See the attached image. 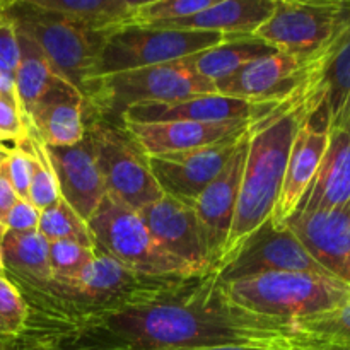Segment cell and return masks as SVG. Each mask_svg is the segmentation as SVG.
I'll use <instances>...</instances> for the list:
<instances>
[{
  "mask_svg": "<svg viewBox=\"0 0 350 350\" xmlns=\"http://www.w3.org/2000/svg\"><path fill=\"white\" fill-rule=\"evenodd\" d=\"M98 327L125 350H185L253 345L293 350L299 334L286 321L260 317L229 297L215 272L195 277L190 289L132 293L103 311Z\"/></svg>",
  "mask_w": 350,
  "mask_h": 350,
  "instance_id": "1",
  "label": "cell"
},
{
  "mask_svg": "<svg viewBox=\"0 0 350 350\" xmlns=\"http://www.w3.org/2000/svg\"><path fill=\"white\" fill-rule=\"evenodd\" d=\"M327 62L273 111L250 125L238 207L217 270L238 253L243 243L260 226L272 217L294 139L301 126L325 106L323 70Z\"/></svg>",
  "mask_w": 350,
  "mask_h": 350,
  "instance_id": "2",
  "label": "cell"
},
{
  "mask_svg": "<svg viewBox=\"0 0 350 350\" xmlns=\"http://www.w3.org/2000/svg\"><path fill=\"white\" fill-rule=\"evenodd\" d=\"M215 92V85L195 70L190 58L92 77L82 88L85 109H92L101 118H122L135 105L174 103Z\"/></svg>",
  "mask_w": 350,
  "mask_h": 350,
  "instance_id": "3",
  "label": "cell"
},
{
  "mask_svg": "<svg viewBox=\"0 0 350 350\" xmlns=\"http://www.w3.org/2000/svg\"><path fill=\"white\" fill-rule=\"evenodd\" d=\"M226 291L243 310L291 325L335 310L350 299L349 284L304 272L265 273L228 284Z\"/></svg>",
  "mask_w": 350,
  "mask_h": 350,
  "instance_id": "4",
  "label": "cell"
},
{
  "mask_svg": "<svg viewBox=\"0 0 350 350\" xmlns=\"http://www.w3.org/2000/svg\"><path fill=\"white\" fill-rule=\"evenodd\" d=\"M88 228L96 248L113 256L135 275L159 280H187L195 277L188 267L167 255L154 241L139 212L109 193H106L89 217Z\"/></svg>",
  "mask_w": 350,
  "mask_h": 350,
  "instance_id": "5",
  "label": "cell"
},
{
  "mask_svg": "<svg viewBox=\"0 0 350 350\" xmlns=\"http://www.w3.org/2000/svg\"><path fill=\"white\" fill-rule=\"evenodd\" d=\"M5 3L7 16L16 31L29 36L55 70L82 91L91 79L108 34L84 29L72 21L33 5L29 0Z\"/></svg>",
  "mask_w": 350,
  "mask_h": 350,
  "instance_id": "6",
  "label": "cell"
},
{
  "mask_svg": "<svg viewBox=\"0 0 350 350\" xmlns=\"http://www.w3.org/2000/svg\"><path fill=\"white\" fill-rule=\"evenodd\" d=\"M350 26V2L275 0L255 36L282 53L317 60L334 50Z\"/></svg>",
  "mask_w": 350,
  "mask_h": 350,
  "instance_id": "7",
  "label": "cell"
},
{
  "mask_svg": "<svg viewBox=\"0 0 350 350\" xmlns=\"http://www.w3.org/2000/svg\"><path fill=\"white\" fill-rule=\"evenodd\" d=\"M226 38L205 31L130 24L108 34L91 79L185 60L217 46Z\"/></svg>",
  "mask_w": 350,
  "mask_h": 350,
  "instance_id": "8",
  "label": "cell"
},
{
  "mask_svg": "<svg viewBox=\"0 0 350 350\" xmlns=\"http://www.w3.org/2000/svg\"><path fill=\"white\" fill-rule=\"evenodd\" d=\"M85 137L111 197L135 212L164 197L147 157L133 146L123 130L105 120H96L89 130L85 126Z\"/></svg>",
  "mask_w": 350,
  "mask_h": 350,
  "instance_id": "9",
  "label": "cell"
},
{
  "mask_svg": "<svg viewBox=\"0 0 350 350\" xmlns=\"http://www.w3.org/2000/svg\"><path fill=\"white\" fill-rule=\"evenodd\" d=\"M275 272H304L332 277L314 262L287 226L275 229L270 219L243 243L238 253L219 269L215 275L228 286L238 280Z\"/></svg>",
  "mask_w": 350,
  "mask_h": 350,
  "instance_id": "10",
  "label": "cell"
},
{
  "mask_svg": "<svg viewBox=\"0 0 350 350\" xmlns=\"http://www.w3.org/2000/svg\"><path fill=\"white\" fill-rule=\"evenodd\" d=\"M154 241L173 258L191 270L195 277L215 272V260L207 236L193 208L183 200L164 195L139 211Z\"/></svg>",
  "mask_w": 350,
  "mask_h": 350,
  "instance_id": "11",
  "label": "cell"
},
{
  "mask_svg": "<svg viewBox=\"0 0 350 350\" xmlns=\"http://www.w3.org/2000/svg\"><path fill=\"white\" fill-rule=\"evenodd\" d=\"M332 51L317 60L277 51L239 68L234 75L215 84V89L217 94L246 101H284L330 58Z\"/></svg>",
  "mask_w": 350,
  "mask_h": 350,
  "instance_id": "12",
  "label": "cell"
},
{
  "mask_svg": "<svg viewBox=\"0 0 350 350\" xmlns=\"http://www.w3.org/2000/svg\"><path fill=\"white\" fill-rule=\"evenodd\" d=\"M246 132L248 130L202 149L147 157V163L164 195L188 204L221 174Z\"/></svg>",
  "mask_w": 350,
  "mask_h": 350,
  "instance_id": "13",
  "label": "cell"
},
{
  "mask_svg": "<svg viewBox=\"0 0 350 350\" xmlns=\"http://www.w3.org/2000/svg\"><path fill=\"white\" fill-rule=\"evenodd\" d=\"M286 101V99H284ZM284 101H246L221 94H202L174 103L135 105L122 115V123L161 122H253L269 115Z\"/></svg>",
  "mask_w": 350,
  "mask_h": 350,
  "instance_id": "14",
  "label": "cell"
},
{
  "mask_svg": "<svg viewBox=\"0 0 350 350\" xmlns=\"http://www.w3.org/2000/svg\"><path fill=\"white\" fill-rule=\"evenodd\" d=\"M286 226L318 265L350 286V202L328 211L296 212Z\"/></svg>",
  "mask_w": 350,
  "mask_h": 350,
  "instance_id": "15",
  "label": "cell"
},
{
  "mask_svg": "<svg viewBox=\"0 0 350 350\" xmlns=\"http://www.w3.org/2000/svg\"><path fill=\"white\" fill-rule=\"evenodd\" d=\"M248 139L250 133L246 132L241 144L234 150L221 174L211 185H207L202 190V193H198L193 200L188 202V205L197 214L205 236H207L208 246H211V252L215 260V270L221 262V256L224 253L226 243H228L229 232L232 228V221H234L239 190H241L243 171H245Z\"/></svg>",
  "mask_w": 350,
  "mask_h": 350,
  "instance_id": "16",
  "label": "cell"
},
{
  "mask_svg": "<svg viewBox=\"0 0 350 350\" xmlns=\"http://www.w3.org/2000/svg\"><path fill=\"white\" fill-rule=\"evenodd\" d=\"M328 140H330V126L327 118L321 122V125H317L313 116L297 132L287 161L282 188L270 217V222L275 229L286 228V222L299 208L327 152Z\"/></svg>",
  "mask_w": 350,
  "mask_h": 350,
  "instance_id": "17",
  "label": "cell"
},
{
  "mask_svg": "<svg viewBox=\"0 0 350 350\" xmlns=\"http://www.w3.org/2000/svg\"><path fill=\"white\" fill-rule=\"evenodd\" d=\"M44 152L57 176L60 197L88 222L108 193L88 137L70 147L44 146Z\"/></svg>",
  "mask_w": 350,
  "mask_h": 350,
  "instance_id": "18",
  "label": "cell"
},
{
  "mask_svg": "<svg viewBox=\"0 0 350 350\" xmlns=\"http://www.w3.org/2000/svg\"><path fill=\"white\" fill-rule=\"evenodd\" d=\"M250 125L252 122L123 123V132L144 156L152 157L202 149L245 132Z\"/></svg>",
  "mask_w": 350,
  "mask_h": 350,
  "instance_id": "19",
  "label": "cell"
},
{
  "mask_svg": "<svg viewBox=\"0 0 350 350\" xmlns=\"http://www.w3.org/2000/svg\"><path fill=\"white\" fill-rule=\"evenodd\" d=\"M85 98L79 88L62 81L41 98L26 118L29 133L46 147H70L85 137Z\"/></svg>",
  "mask_w": 350,
  "mask_h": 350,
  "instance_id": "20",
  "label": "cell"
},
{
  "mask_svg": "<svg viewBox=\"0 0 350 350\" xmlns=\"http://www.w3.org/2000/svg\"><path fill=\"white\" fill-rule=\"evenodd\" d=\"M275 0H214L211 7L191 17L156 24L154 27L205 31L224 36H250L272 16Z\"/></svg>",
  "mask_w": 350,
  "mask_h": 350,
  "instance_id": "21",
  "label": "cell"
},
{
  "mask_svg": "<svg viewBox=\"0 0 350 350\" xmlns=\"http://www.w3.org/2000/svg\"><path fill=\"white\" fill-rule=\"evenodd\" d=\"M350 202V137L344 129H330L327 152L310 190L296 212L328 211Z\"/></svg>",
  "mask_w": 350,
  "mask_h": 350,
  "instance_id": "22",
  "label": "cell"
},
{
  "mask_svg": "<svg viewBox=\"0 0 350 350\" xmlns=\"http://www.w3.org/2000/svg\"><path fill=\"white\" fill-rule=\"evenodd\" d=\"M33 5L98 34L133 24L139 0H29Z\"/></svg>",
  "mask_w": 350,
  "mask_h": 350,
  "instance_id": "23",
  "label": "cell"
},
{
  "mask_svg": "<svg viewBox=\"0 0 350 350\" xmlns=\"http://www.w3.org/2000/svg\"><path fill=\"white\" fill-rule=\"evenodd\" d=\"M273 53H277L275 48L256 38L255 34H250L226 38L217 46L190 57V62L202 77L215 85L252 62Z\"/></svg>",
  "mask_w": 350,
  "mask_h": 350,
  "instance_id": "24",
  "label": "cell"
},
{
  "mask_svg": "<svg viewBox=\"0 0 350 350\" xmlns=\"http://www.w3.org/2000/svg\"><path fill=\"white\" fill-rule=\"evenodd\" d=\"M17 33L19 40V65H17L16 75H14V85H16L17 103H19V111L23 115L24 122L33 111L34 106L41 101L48 91L60 84L67 79L62 77L53 65L50 64L43 51L40 50L36 43L26 34Z\"/></svg>",
  "mask_w": 350,
  "mask_h": 350,
  "instance_id": "25",
  "label": "cell"
},
{
  "mask_svg": "<svg viewBox=\"0 0 350 350\" xmlns=\"http://www.w3.org/2000/svg\"><path fill=\"white\" fill-rule=\"evenodd\" d=\"M0 255L5 270H12L31 282L46 284L53 280L50 243L40 231L5 232L0 239Z\"/></svg>",
  "mask_w": 350,
  "mask_h": 350,
  "instance_id": "26",
  "label": "cell"
},
{
  "mask_svg": "<svg viewBox=\"0 0 350 350\" xmlns=\"http://www.w3.org/2000/svg\"><path fill=\"white\" fill-rule=\"evenodd\" d=\"M137 277L113 256L96 248V258L72 282L64 284L65 293L92 301H105L120 296L135 286Z\"/></svg>",
  "mask_w": 350,
  "mask_h": 350,
  "instance_id": "27",
  "label": "cell"
},
{
  "mask_svg": "<svg viewBox=\"0 0 350 350\" xmlns=\"http://www.w3.org/2000/svg\"><path fill=\"white\" fill-rule=\"evenodd\" d=\"M323 84L328 126L345 130L350 122V26L325 65Z\"/></svg>",
  "mask_w": 350,
  "mask_h": 350,
  "instance_id": "28",
  "label": "cell"
},
{
  "mask_svg": "<svg viewBox=\"0 0 350 350\" xmlns=\"http://www.w3.org/2000/svg\"><path fill=\"white\" fill-rule=\"evenodd\" d=\"M293 327L303 342L350 347V299L327 313L294 321Z\"/></svg>",
  "mask_w": 350,
  "mask_h": 350,
  "instance_id": "29",
  "label": "cell"
},
{
  "mask_svg": "<svg viewBox=\"0 0 350 350\" xmlns=\"http://www.w3.org/2000/svg\"><path fill=\"white\" fill-rule=\"evenodd\" d=\"M38 231L46 238L48 243L75 241L79 245L96 248L88 222L62 197L51 207L41 212Z\"/></svg>",
  "mask_w": 350,
  "mask_h": 350,
  "instance_id": "30",
  "label": "cell"
},
{
  "mask_svg": "<svg viewBox=\"0 0 350 350\" xmlns=\"http://www.w3.org/2000/svg\"><path fill=\"white\" fill-rule=\"evenodd\" d=\"M94 258L96 248H89L75 241L50 243V265L53 275L51 282L58 286L72 282Z\"/></svg>",
  "mask_w": 350,
  "mask_h": 350,
  "instance_id": "31",
  "label": "cell"
},
{
  "mask_svg": "<svg viewBox=\"0 0 350 350\" xmlns=\"http://www.w3.org/2000/svg\"><path fill=\"white\" fill-rule=\"evenodd\" d=\"M214 0H147L140 2L135 10L133 24L156 26V24L191 17L211 7Z\"/></svg>",
  "mask_w": 350,
  "mask_h": 350,
  "instance_id": "32",
  "label": "cell"
},
{
  "mask_svg": "<svg viewBox=\"0 0 350 350\" xmlns=\"http://www.w3.org/2000/svg\"><path fill=\"white\" fill-rule=\"evenodd\" d=\"M27 144H29L34 157H36V166H34L27 200H29L38 211L43 212L44 208L51 207V205L60 198V188H58L57 176H55L53 167H51L50 161H48L43 144H41L36 137L31 135V133L29 137H27Z\"/></svg>",
  "mask_w": 350,
  "mask_h": 350,
  "instance_id": "33",
  "label": "cell"
},
{
  "mask_svg": "<svg viewBox=\"0 0 350 350\" xmlns=\"http://www.w3.org/2000/svg\"><path fill=\"white\" fill-rule=\"evenodd\" d=\"M27 304L16 286L0 275V337L12 340L26 328Z\"/></svg>",
  "mask_w": 350,
  "mask_h": 350,
  "instance_id": "34",
  "label": "cell"
},
{
  "mask_svg": "<svg viewBox=\"0 0 350 350\" xmlns=\"http://www.w3.org/2000/svg\"><path fill=\"white\" fill-rule=\"evenodd\" d=\"M34 166H36V157H34L27 140L19 146H14L12 152L3 163L7 178H9L10 185H12L14 191L19 198H27Z\"/></svg>",
  "mask_w": 350,
  "mask_h": 350,
  "instance_id": "35",
  "label": "cell"
},
{
  "mask_svg": "<svg viewBox=\"0 0 350 350\" xmlns=\"http://www.w3.org/2000/svg\"><path fill=\"white\" fill-rule=\"evenodd\" d=\"M29 137V129L21 115L19 108L10 103L0 101V144H24Z\"/></svg>",
  "mask_w": 350,
  "mask_h": 350,
  "instance_id": "36",
  "label": "cell"
},
{
  "mask_svg": "<svg viewBox=\"0 0 350 350\" xmlns=\"http://www.w3.org/2000/svg\"><path fill=\"white\" fill-rule=\"evenodd\" d=\"M41 211L27 198L17 197L5 221V232H36L40 229Z\"/></svg>",
  "mask_w": 350,
  "mask_h": 350,
  "instance_id": "37",
  "label": "cell"
},
{
  "mask_svg": "<svg viewBox=\"0 0 350 350\" xmlns=\"http://www.w3.org/2000/svg\"><path fill=\"white\" fill-rule=\"evenodd\" d=\"M19 40L12 24L0 27V74L12 79L19 65Z\"/></svg>",
  "mask_w": 350,
  "mask_h": 350,
  "instance_id": "38",
  "label": "cell"
},
{
  "mask_svg": "<svg viewBox=\"0 0 350 350\" xmlns=\"http://www.w3.org/2000/svg\"><path fill=\"white\" fill-rule=\"evenodd\" d=\"M17 195L14 191L12 185H10L9 178H7L5 167L3 164L0 166V239L5 234V221L7 215H9L10 208L16 204Z\"/></svg>",
  "mask_w": 350,
  "mask_h": 350,
  "instance_id": "39",
  "label": "cell"
},
{
  "mask_svg": "<svg viewBox=\"0 0 350 350\" xmlns=\"http://www.w3.org/2000/svg\"><path fill=\"white\" fill-rule=\"evenodd\" d=\"M0 101L10 103V105H14V106H17V108H19L14 81H12V79L5 77V75H2V74H0Z\"/></svg>",
  "mask_w": 350,
  "mask_h": 350,
  "instance_id": "40",
  "label": "cell"
},
{
  "mask_svg": "<svg viewBox=\"0 0 350 350\" xmlns=\"http://www.w3.org/2000/svg\"><path fill=\"white\" fill-rule=\"evenodd\" d=\"M185 350H286V349H273V347H253V345H221V347L185 349Z\"/></svg>",
  "mask_w": 350,
  "mask_h": 350,
  "instance_id": "41",
  "label": "cell"
},
{
  "mask_svg": "<svg viewBox=\"0 0 350 350\" xmlns=\"http://www.w3.org/2000/svg\"><path fill=\"white\" fill-rule=\"evenodd\" d=\"M293 350H350V347H334V345L310 344V342H297Z\"/></svg>",
  "mask_w": 350,
  "mask_h": 350,
  "instance_id": "42",
  "label": "cell"
},
{
  "mask_svg": "<svg viewBox=\"0 0 350 350\" xmlns=\"http://www.w3.org/2000/svg\"><path fill=\"white\" fill-rule=\"evenodd\" d=\"M7 24H10L9 16H7V3L0 2V27L7 26Z\"/></svg>",
  "mask_w": 350,
  "mask_h": 350,
  "instance_id": "43",
  "label": "cell"
},
{
  "mask_svg": "<svg viewBox=\"0 0 350 350\" xmlns=\"http://www.w3.org/2000/svg\"><path fill=\"white\" fill-rule=\"evenodd\" d=\"M10 152H12V147L5 146V144H0V166L5 163L7 157L10 156Z\"/></svg>",
  "mask_w": 350,
  "mask_h": 350,
  "instance_id": "44",
  "label": "cell"
},
{
  "mask_svg": "<svg viewBox=\"0 0 350 350\" xmlns=\"http://www.w3.org/2000/svg\"><path fill=\"white\" fill-rule=\"evenodd\" d=\"M9 342H10V340H7V338L0 337V350H14L12 345H10Z\"/></svg>",
  "mask_w": 350,
  "mask_h": 350,
  "instance_id": "45",
  "label": "cell"
},
{
  "mask_svg": "<svg viewBox=\"0 0 350 350\" xmlns=\"http://www.w3.org/2000/svg\"><path fill=\"white\" fill-rule=\"evenodd\" d=\"M0 275H5V267H3V262H2V255H0Z\"/></svg>",
  "mask_w": 350,
  "mask_h": 350,
  "instance_id": "46",
  "label": "cell"
},
{
  "mask_svg": "<svg viewBox=\"0 0 350 350\" xmlns=\"http://www.w3.org/2000/svg\"><path fill=\"white\" fill-rule=\"evenodd\" d=\"M345 132H347L349 137H350V122L347 123V126H345Z\"/></svg>",
  "mask_w": 350,
  "mask_h": 350,
  "instance_id": "47",
  "label": "cell"
}]
</instances>
